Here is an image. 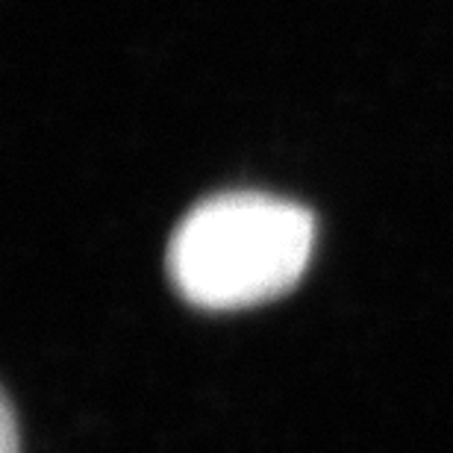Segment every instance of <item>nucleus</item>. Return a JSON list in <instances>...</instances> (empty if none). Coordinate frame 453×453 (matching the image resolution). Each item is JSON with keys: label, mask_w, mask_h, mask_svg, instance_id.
Here are the masks:
<instances>
[{"label": "nucleus", "mask_w": 453, "mask_h": 453, "mask_svg": "<svg viewBox=\"0 0 453 453\" xmlns=\"http://www.w3.org/2000/svg\"><path fill=\"white\" fill-rule=\"evenodd\" d=\"M0 433H4V439H0L4 450L0 453H18V427H15V412L9 397H4V424H0Z\"/></svg>", "instance_id": "obj_2"}, {"label": "nucleus", "mask_w": 453, "mask_h": 453, "mask_svg": "<svg viewBox=\"0 0 453 453\" xmlns=\"http://www.w3.org/2000/svg\"><path fill=\"white\" fill-rule=\"evenodd\" d=\"M315 248L312 212L286 197L226 192L197 203L168 242V277L201 310H244L286 295Z\"/></svg>", "instance_id": "obj_1"}]
</instances>
